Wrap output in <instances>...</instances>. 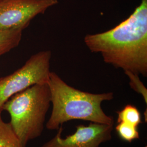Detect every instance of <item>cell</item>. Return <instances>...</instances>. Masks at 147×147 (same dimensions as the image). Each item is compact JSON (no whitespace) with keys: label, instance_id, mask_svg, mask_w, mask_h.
Listing matches in <instances>:
<instances>
[{"label":"cell","instance_id":"1","mask_svg":"<svg viewBox=\"0 0 147 147\" xmlns=\"http://www.w3.org/2000/svg\"><path fill=\"white\" fill-rule=\"evenodd\" d=\"M84 42L105 63L147 77V0H141L132 14L114 28L87 34Z\"/></svg>","mask_w":147,"mask_h":147},{"label":"cell","instance_id":"2","mask_svg":"<svg viewBox=\"0 0 147 147\" xmlns=\"http://www.w3.org/2000/svg\"><path fill=\"white\" fill-rule=\"evenodd\" d=\"M47 84L53 105L51 116L46 124L48 130H58L64 123L73 120L114 124L113 117L106 115L101 107L102 102L114 98L112 92L94 94L81 91L69 86L51 71Z\"/></svg>","mask_w":147,"mask_h":147},{"label":"cell","instance_id":"3","mask_svg":"<svg viewBox=\"0 0 147 147\" xmlns=\"http://www.w3.org/2000/svg\"><path fill=\"white\" fill-rule=\"evenodd\" d=\"M51 104L50 90L46 83L32 86L3 105V111L10 115L9 123L24 147L42 134Z\"/></svg>","mask_w":147,"mask_h":147},{"label":"cell","instance_id":"4","mask_svg":"<svg viewBox=\"0 0 147 147\" xmlns=\"http://www.w3.org/2000/svg\"><path fill=\"white\" fill-rule=\"evenodd\" d=\"M51 52L42 51L31 56L21 68L0 78V116L3 106L13 96L33 85L47 83Z\"/></svg>","mask_w":147,"mask_h":147},{"label":"cell","instance_id":"5","mask_svg":"<svg viewBox=\"0 0 147 147\" xmlns=\"http://www.w3.org/2000/svg\"><path fill=\"white\" fill-rule=\"evenodd\" d=\"M58 0H5L0 2V29L24 30Z\"/></svg>","mask_w":147,"mask_h":147},{"label":"cell","instance_id":"6","mask_svg":"<svg viewBox=\"0 0 147 147\" xmlns=\"http://www.w3.org/2000/svg\"><path fill=\"white\" fill-rule=\"evenodd\" d=\"M113 129V124L90 123L88 126L79 125L74 134L62 138L61 126L56 136L41 147H99L111 140Z\"/></svg>","mask_w":147,"mask_h":147},{"label":"cell","instance_id":"7","mask_svg":"<svg viewBox=\"0 0 147 147\" xmlns=\"http://www.w3.org/2000/svg\"><path fill=\"white\" fill-rule=\"evenodd\" d=\"M23 30L0 29V56L17 47L20 44Z\"/></svg>","mask_w":147,"mask_h":147},{"label":"cell","instance_id":"8","mask_svg":"<svg viewBox=\"0 0 147 147\" xmlns=\"http://www.w3.org/2000/svg\"><path fill=\"white\" fill-rule=\"evenodd\" d=\"M0 147H25L9 123L0 116Z\"/></svg>","mask_w":147,"mask_h":147},{"label":"cell","instance_id":"9","mask_svg":"<svg viewBox=\"0 0 147 147\" xmlns=\"http://www.w3.org/2000/svg\"><path fill=\"white\" fill-rule=\"evenodd\" d=\"M117 113L118 115L117 123L123 122L137 127L142 123L141 113L136 107L134 105H126L121 110L118 111Z\"/></svg>","mask_w":147,"mask_h":147},{"label":"cell","instance_id":"10","mask_svg":"<svg viewBox=\"0 0 147 147\" xmlns=\"http://www.w3.org/2000/svg\"><path fill=\"white\" fill-rule=\"evenodd\" d=\"M118 135L124 141L131 143L140 139V134L137 127L123 122L118 123L115 127Z\"/></svg>","mask_w":147,"mask_h":147},{"label":"cell","instance_id":"11","mask_svg":"<svg viewBox=\"0 0 147 147\" xmlns=\"http://www.w3.org/2000/svg\"><path fill=\"white\" fill-rule=\"evenodd\" d=\"M126 76L129 78L130 82L129 84L132 89L138 94L141 95L144 100L147 104V89L145 86L142 83L139 78V75L133 73L131 72L127 71L124 72Z\"/></svg>","mask_w":147,"mask_h":147},{"label":"cell","instance_id":"12","mask_svg":"<svg viewBox=\"0 0 147 147\" xmlns=\"http://www.w3.org/2000/svg\"><path fill=\"white\" fill-rule=\"evenodd\" d=\"M5 0H0V2H3V1H5Z\"/></svg>","mask_w":147,"mask_h":147}]
</instances>
